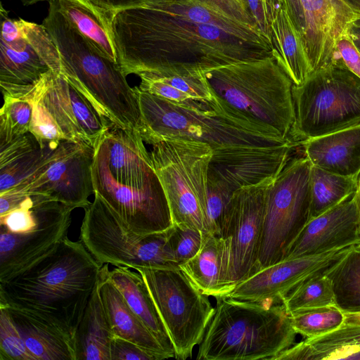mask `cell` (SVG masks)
<instances>
[{"instance_id": "cell-1", "label": "cell", "mask_w": 360, "mask_h": 360, "mask_svg": "<svg viewBox=\"0 0 360 360\" xmlns=\"http://www.w3.org/2000/svg\"><path fill=\"white\" fill-rule=\"evenodd\" d=\"M110 32L123 74L192 75L273 56L269 41L174 17L153 6L112 13Z\"/></svg>"}, {"instance_id": "cell-2", "label": "cell", "mask_w": 360, "mask_h": 360, "mask_svg": "<svg viewBox=\"0 0 360 360\" xmlns=\"http://www.w3.org/2000/svg\"><path fill=\"white\" fill-rule=\"evenodd\" d=\"M144 143L138 131L111 127L94 147L91 169L94 194L139 235L165 231L173 225Z\"/></svg>"}, {"instance_id": "cell-3", "label": "cell", "mask_w": 360, "mask_h": 360, "mask_svg": "<svg viewBox=\"0 0 360 360\" xmlns=\"http://www.w3.org/2000/svg\"><path fill=\"white\" fill-rule=\"evenodd\" d=\"M103 265L81 240L66 236L29 266L0 281V307L32 312L75 336Z\"/></svg>"}, {"instance_id": "cell-4", "label": "cell", "mask_w": 360, "mask_h": 360, "mask_svg": "<svg viewBox=\"0 0 360 360\" xmlns=\"http://www.w3.org/2000/svg\"><path fill=\"white\" fill-rule=\"evenodd\" d=\"M203 75L220 112L263 134L290 139L293 83L274 56L220 66Z\"/></svg>"}, {"instance_id": "cell-5", "label": "cell", "mask_w": 360, "mask_h": 360, "mask_svg": "<svg viewBox=\"0 0 360 360\" xmlns=\"http://www.w3.org/2000/svg\"><path fill=\"white\" fill-rule=\"evenodd\" d=\"M49 4L42 24L57 47L60 75L112 127L139 133L141 115L135 87L129 86L117 63L101 53L70 22L54 0Z\"/></svg>"}, {"instance_id": "cell-6", "label": "cell", "mask_w": 360, "mask_h": 360, "mask_svg": "<svg viewBox=\"0 0 360 360\" xmlns=\"http://www.w3.org/2000/svg\"><path fill=\"white\" fill-rule=\"evenodd\" d=\"M215 298L197 359L273 360L295 344L297 333L282 303Z\"/></svg>"}, {"instance_id": "cell-7", "label": "cell", "mask_w": 360, "mask_h": 360, "mask_svg": "<svg viewBox=\"0 0 360 360\" xmlns=\"http://www.w3.org/2000/svg\"><path fill=\"white\" fill-rule=\"evenodd\" d=\"M141 115L139 134L150 145L167 138L196 141L212 150L237 146L266 147L292 141L263 134L217 110L214 100L203 108L177 103L135 87Z\"/></svg>"}, {"instance_id": "cell-8", "label": "cell", "mask_w": 360, "mask_h": 360, "mask_svg": "<svg viewBox=\"0 0 360 360\" xmlns=\"http://www.w3.org/2000/svg\"><path fill=\"white\" fill-rule=\"evenodd\" d=\"M292 98L295 120L289 139L300 146L360 123V78L340 60L293 84Z\"/></svg>"}, {"instance_id": "cell-9", "label": "cell", "mask_w": 360, "mask_h": 360, "mask_svg": "<svg viewBox=\"0 0 360 360\" xmlns=\"http://www.w3.org/2000/svg\"><path fill=\"white\" fill-rule=\"evenodd\" d=\"M150 152L163 188L173 224L206 233L207 170L212 148L205 143L162 139Z\"/></svg>"}, {"instance_id": "cell-10", "label": "cell", "mask_w": 360, "mask_h": 360, "mask_svg": "<svg viewBox=\"0 0 360 360\" xmlns=\"http://www.w3.org/2000/svg\"><path fill=\"white\" fill-rule=\"evenodd\" d=\"M22 98L32 103L30 131L41 142L67 141L94 148L112 127L82 94L52 70Z\"/></svg>"}, {"instance_id": "cell-11", "label": "cell", "mask_w": 360, "mask_h": 360, "mask_svg": "<svg viewBox=\"0 0 360 360\" xmlns=\"http://www.w3.org/2000/svg\"><path fill=\"white\" fill-rule=\"evenodd\" d=\"M311 169L305 156H291L267 186L256 271L283 260L310 219Z\"/></svg>"}, {"instance_id": "cell-12", "label": "cell", "mask_w": 360, "mask_h": 360, "mask_svg": "<svg viewBox=\"0 0 360 360\" xmlns=\"http://www.w3.org/2000/svg\"><path fill=\"white\" fill-rule=\"evenodd\" d=\"M169 229L147 235L127 229L97 195L84 208L80 240L101 264L140 269L179 267L168 245Z\"/></svg>"}, {"instance_id": "cell-13", "label": "cell", "mask_w": 360, "mask_h": 360, "mask_svg": "<svg viewBox=\"0 0 360 360\" xmlns=\"http://www.w3.org/2000/svg\"><path fill=\"white\" fill-rule=\"evenodd\" d=\"M159 315L172 342L175 358L185 360L203 338L214 314L202 293L179 267L140 269Z\"/></svg>"}, {"instance_id": "cell-14", "label": "cell", "mask_w": 360, "mask_h": 360, "mask_svg": "<svg viewBox=\"0 0 360 360\" xmlns=\"http://www.w3.org/2000/svg\"><path fill=\"white\" fill-rule=\"evenodd\" d=\"M19 32L0 42V86L3 95L25 97L49 71L60 74L57 47L43 24L18 19Z\"/></svg>"}, {"instance_id": "cell-15", "label": "cell", "mask_w": 360, "mask_h": 360, "mask_svg": "<svg viewBox=\"0 0 360 360\" xmlns=\"http://www.w3.org/2000/svg\"><path fill=\"white\" fill-rule=\"evenodd\" d=\"M274 179L240 188L233 195L224 236L226 241L224 284L227 294L256 271L265 193Z\"/></svg>"}, {"instance_id": "cell-16", "label": "cell", "mask_w": 360, "mask_h": 360, "mask_svg": "<svg viewBox=\"0 0 360 360\" xmlns=\"http://www.w3.org/2000/svg\"><path fill=\"white\" fill-rule=\"evenodd\" d=\"M356 246L283 259L256 271L237 283L226 296L238 300L281 303L282 299L300 284L327 274Z\"/></svg>"}, {"instance_id": "cell-17", "label": "cell", "mask_w": 360, "mask_h": 360, "mask_svg": "<svg viewBox=\"0 0 360 360\" xmlns=\"http://www.w3.org/2000/svg\"><path fill=\"white\" fill-rule=\"evenodd\" d=\"M297 143L266 146H237L212 150L207 181L235 193L274 179L291 157Z\"/></svg>"}, {"instance_id": "cell-18", "label": "cell", "mask_w": 360, "mask_h": 360, "mask_svg": "<svg viewBox=\"0 0 360 360\" xmlns=\"http://www.w3.org/2000/svg\"><path fill=\"white\" fill-rule=\"evenodd\" d=\"M94 153V148L89 146L68 141L61 153L28 185L10 191L42 195L75 208L84 209L91 204L89 197L94 194L91 173Z\"/></svg>"}, {"instance_id": "cell-19", "label": "cell", "mask_w": 360, "mask_h": 360, "mask_svg": "<svg viewBox=\"0 0 360 360\" xmlns=\"http://www.w3.org/2000/svg\"><path fill=\"white\" fill-rule=\"evenodd\" d=\"M300 3L305 27L302 39L311 74L333 62L337 40L360 20V15L342 0Z\"/></svg>"}, {"instance_id": "cell-20", "label": "cell", "mask_w": 360, "mask_h": 360, "mask_svg": "<svg viewBox=\"0 0 360 360\" xmlns=\"http://www.w3.org/2000/svg\"><path fill=\"white\" fill-rule=\"evenodd\" d=\"M355 193L310 219L284 259L319 254L347 245H360V213Z\"/></svg>"}, {"instance_id": "cell-21", "label": "cell", "mask_w": 360, "mask_h": 360, "mask_svg": "<svg viewBox=\"0 0 360 360\" xmlns=\"http://www.w3.org/2000/svg\"><path fill=\"white\" fill-rule=\"evenodd\" d=\"M68 142H41L29 131L0 145V193L28 185L61 153Z\"/></svg>"}, {"instance_id": "cell-22", "label": "cell", "mask_w": 360, "mask_h": 360, "mask_svg": "<svg viewBox=\"0 0 360 360\" xmlns=\"http://www.w3.org/2000/svg\"><path fill=\"white\" fill-rule=\"evenodd\" d=\"M72 212L25 233L0 230V281L25 269L65 238Z\"/></svg>"}, {"instance_id": "cell-23", "label": "cell", "mask_w": 360, "mask_h": 360, "mask_svg": "<svg viewBox=\"0 0 360 360\" xmlns=\"http://www.w3.org/2000/svg\"><path fill=\"white\" fill-rule=\"evenodd\" d=\"M6 308L25 343L37 360H77L75 336L58 324L32 312Z\"/></svg>"}, {"instance_id": "cell-24", "label": "cell", "mask_w": 360, "mask_h": 360, "mask_svg": "<svg viewBox=\"0 0 360 360\" xmlns=\"http://www.w3.org/2000/svg\"><path fill=\"white\" fill-rule=\"evenodd\" d=\"M300 146L313 166L342 176H360V123L306 140Z\"/></svg>"}, {"instance_id": "cell-25", "label": "cell", "mask_w": 360, "mask_h": 360, "mask_svg": "<svg viewBox=\"0 0 360 360\" xmlns=\"http://www.w3.org/2000/svg\"><path fill=\"white\" fill-rule=\"evenodd\" d=\"M108 264L103 265L98 289L106 317L114 336L132 342L155 356L169 357L158 341L135 315L108 276Z\"/></svg>"}, {"instance_id": "cell-26", "label": "cell", "mask_w": 360, "mask_h": 360, "mask_svg": "<svg viewBox=\"0 0 360 360\" xmlns=\"http://www.w3.org/2000/svg\"><path fill=\"white\" fill-rule=\"evenodd\" d=\"M108 276L129 308L158 341L168 356L175 358L171 338L141 275L127 266H115L108 270Z\"/></svg>"}, {"instance_id": "cell-27", "label": "cell", "mask_w": 360, "mask_h": 360, "mask_svg": "<svg viewBox=\"0 0 360 360\" xmlns=\"http://www.w3.org/2000/svg\"><path fill=\"white\" fill-rule=\"evenodd\" d=\"M359 353L360 326L341 325L322 335L295 343L273 360H356Z\"/></svg>"}, {"instance_id": "cell-28", "label": "cell", "mask_w": 360, "mask_h": 360, "mask_svg": "<svg viewBox=\"0 0 360 360\" xmlns=\"http://www.w3.org/2000/svg\"><path fill=\"white\" fill-rule=\"evenodd\" d=\"M226 240L206 233L198 253L179 267L202 293L214 297L226 295Z\"/></svg>"}, {"instance_id": "cell-29", "label": "cell", "mask_w": 360, "mask_h": 360, "mask_svg": "<svg viewBox=\"0 0 360 360\" xmlns=\"http://www.w3.org/2000/svg\"><path fill=\"white\" fill-rule=\"evenodd\" d=\"M269 37L273 56L294 85L302 84L311 74L302 34L285 6L270 22Z\"/></svg>"}, {"instance_id": "cell-30", "label": "cell", "mask_w": 360, "mask_h": 360, "mask_svg": "<svg viewBox=\"0 0 360 360\" xmlns=\"http://www.w3.org/2000/svg\"><path fill=\"white\" fill-rule=\"evenodd\" d=\"M70 22L104 56L117 63L110 32L111 13L87 0H54Z\"/></svg>"}, {"instance_id": "cell-31", "label": "cell", "mask_w": 360, "mask_h": 360, "mask_svg": "<svg viewBox=\"0 0 360 360\" xmlns=\"http://www.w3.org/2000/svg\"><path fill=\"white\" fill-rule=\"evenodd\" d=\"M112 337L97 283L75 333L77 360H110Z\"/></svg>"}, {"instance_id": "cell-32", "label": "cell", "mask_w": 360, "mask_h": 360, "mask_svg": "<svg viewBox=\"0 0 360 360\" xmlns=\"http://www.w3.org/2000/svg\"><path fill=\"white\" fill-rule=\"evenodd\" d=\"M359 177L339 175L311 165L310 219L321 214L354 193Z\"/></svg>"}, {"instance_id": "cell-33", "label": "cell", "mask_w": 360, "mask_h": 360, "mask_svg": "<svg viewBox=\"0 0 360 360\" xmlns=\"http://www.w3.org/2000/svg\"><path fill=\"white\" fill-rule=\"evenodd\" d=\"M336 305L343 312L360 311V245L356 246L326 274Z\"/></svg>"}, {"instance_id": "cell-34", "label": "cell", "mask_w": 360, "mask_h": 360, "mask_svg": "<svg viewBox=\"0 0 360 360\" xmlns=\"http://www.w3.org/2000/svg\"><path fill=\"white\" fill-rule=\"evenodd\" d=\"M281 303L289 314L304 309L336 305L332 283L326 274L300 284Z\"/></svg>"}, {"instance_id": "cell-35", "label": "cell", "mask_w": 360, "mask_h": 360, "mask_svg": "<svg viewBox=\"0 0 360 360\" xmlns=\"http://www.w3.org/2000/svg\"><path fill=\"white\" fill-rule=\"evenodd\" d=\"M292 326L297 334L313 338L339 328L344 313L336 305L304 309L290 314Z\"/></svg>"}, {"instance_id": "cell-36", "label": "cell", "mask_w": 360, "mask_h": 360, "mask_svg": "<svg viewBox=\"0 0 360 360\" xmlns=\"http://www.w3.org/2000/svg\"><path fill=\"white\" fill-rule=\"evenodd\" d=\"M0 110V145L6 144L30 131L32 103L27 99L3 95Z\"/></svg>"}, {"instance_id": "cell-37", "label": "cell", "mask_w": 360, "mask_h": 360, "mask_svg": "<svg viewBox=\"0 0 360 360\" xmlns=\"http://www.w3.org/2000/svg\"><path fill=\"white\" fill-rule=\"evenodd\" d=\"M0 360H37L4 307H0Z\"/></svg>"}, {"instance_id": "cell-38", "label": "cell", "mask_w": 360, "mask_h": 360, "mask_svg": "<svg viewBox=\"0 0 360 360\" xmlns=\"http://www.w3.org/2000/svg\"><path fill=\"white\" fill-rule=\"evenodd\" d=\"M204 233L196 229L173 224L169 229L168 245L178 266L194 257L199 251Z\"/></svg>"}, {"instance_id": "cell-39", "label": "cell", "mask_w": 360, "mask_h": 360, "mask_svg": "<svg viewBox=\"0 0 360 360\" xmlns=\"http://www.w3.org/2000/svg\"><path fill=\"white\" fill-rule=\"evenodd\" d=\"M110 360H158V359L136 344L113 335L110 343Z\"/></svg>"}, {"instance_id": "cell-40", "label": "cell", "mask_w": 360, "mask_h": 360, "mask_svg": "<svg viewBox=\"0 0 360 360\" xmlns=\"http://www.w3.org/2000/svg\"><path fill=\"white\" fill-rule=\"evenodd\" d=\"M335 60H340L347 69L360 78V52L347 33L342 35L335 43Z\"/></svg>"}, {"instance_id": "cell-41", "label": "cell", "mask_w": 360, "mask_h": 360, "mask_svg": "<svg viewBox=\"0 0 360 360\" xmlns=\"http://www.w3.org/2000/svg\"><path fill=\"white\" fill-rule=\"evenodd\" d=\"M105 12L114 13L121 10L142 7L150 0H87Z\"/></svg>"}, {"instance_id": "cell-42", "label": "cell", "mask_w": 360, "mask_h": 360, "mask_svg": "<svg viewBox=\"0 0 360 360\" xmlns=\"http://www.w3.org/2000/svg\"><path fill=\"white\" fill-rule=\"evenodd\" d=\"M252 16L259 28L269 36L270 20L265 0H245Z\"/></svg>"}, {"instance_id": "cell-43", "label": "cell", "mask_w": 360, "mask_h": 360, "mask_svg": "<svg viewBox=\"0 0 360 360\" xmlns=\"http://www.w3.org/2000/svg\"><path fill=\"white\" fill-rule=\"evenodd\" d=\"M285 6L302 37L304 32V20L300 0H284Z\"/></svg>"}, {"instance_id": "cell-44", "label": "cell", "mask_w": 360, "mask_h": 360, "mask_svg": "<svg viewBox=\"0 0 360 360\" xmlns=\"http://www.w3.org/2000/svg\"><path fill=\"white\" fill-rule=\"evenodd\" d=\"M347 34L360 52V20L355 21L348 29Z\"/></svg>"}, {"instance_id": "cell-45", "label": "cell", "mask_w": 360, "mask_h": 360, "mask_svg": "<svg viewBox=\"0 0 360 360\" xmlns=\"http://www.w3.org/2000/svg\"><path fill=\"white\" fill-rule=\"evenodd\" d=\"M267 13L271 20L276 13L277 11L285 5L284 0H265Z\"/></svg>"}, {"instance_id": "cell-46", "label": "cell", "mask_w": 360, "mask_h": 360, "mask_svg": "<svg viewBox=\"0 0 360 360\" xmlns=\"http://www.w3.org/2000/svg\"><path fill=\"white\" fill-rule=\"evenodd\" d=\"M343 313L344 320L342 325L360 326V311Z\"/></svg>"}, {"instance_id": "cell-47", "label": "cell", "mask_w": 360, "mask_h": 360, "mask_svg": "<svg viewBox=\"0 0 360 360\" xmlns=\"http://www.w3.org/2000/svg\"><path fill=\"white\" fill-rule=\"evenodd\" d=\"M353 11L360 15V0H342Z\"/></svg>"}, {"instance_id": "cell-48", "label": "cell", "mask_w": 360, "mask_h": 360, "mask_svg": "<svg viewBox=\"0 0 360 360\" xmlns=\"http://www.w3.org/2000/svg\"><path fill=\"white\" fill-rule=\"evenodd\" d=\"M355 196H356V200L358 208H359V213H360V176L359 177L358 186H357V189L355 193Z\"/></svg>"}, {"instance_id": "cell-49", "label": "cell", "mask_w": 360, "mask_h": 360, "mask_svg": "<svg viewBox=\"0 0 360 360\" xmlns=\"http://www.w3.org/2000/svg\"><path fill=\"white\" fill-rule=\"evenodd\" d=\"M22 4H27V5H33L39 2H43V1H47L49 2L51 0H19Z\"/></svg>"}, {"instance_id": "cell-50", "label": "cell", "mask_w": 360, "mask_h": 360, "mask_svg": "<svg viewBox=\"0 0 360 360\" xmlns=\"http://www.w3.org/2000/svg\"><path fill=\"white\" fill-rule=\"evenodd\" d=\"M243 1L245 2V0H243ZM245 3H246V2H245Z\"/></svg>"}]
</instances>
